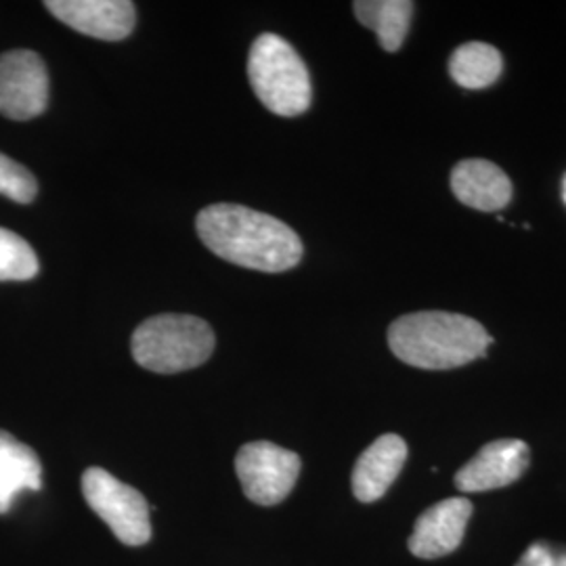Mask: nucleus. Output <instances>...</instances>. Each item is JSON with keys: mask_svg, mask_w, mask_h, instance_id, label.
<instances>
[{"mask_svg": "<svg viewBox=\"0 0 566 566\" xmlns=\"http://www.w3.org/2000/svg\"><path fill=\"white\" fill-rule=\"evenodd\" d=\"M196 227L203 245L227 263L283 273L303 259V242L292 227L245 206H208L198 214Z\"/></svg>", "mask_w": 566, "mask_h": 566, "instance_id": "obj_1", "label": "nucleus"}, {"mask_svg": "<svg viewBox=\"0 0 566 566\" xmlns=\"http://www.w3.org/2000/svg\"><path fill=\"white\" fill-rule=\"evenodd\" d=\"M493 344L483 324L460 313L420 311L388 327L392 355L420 369H455L485 357Z\"/></svg>", "mask_w": 566, "mask_h": 566, "instance_id": "obj_2", "label": "nucleus"}, {"mask_svg": "<svg viewBox=\"0 0 566 566\" xmlns=\"http://www.w3.org/2000/svg\"><path fill=\"white\" fill-rule=\"evenodd\" d=\"M130 350L143 369L181 374L210 359L214 350V332L193 315H156L135 329Z\"/></svg>", "mask_w": 566, "mask_h": 566, "instance_id": "obj_3", "label": "nucleus"}, {"mask_svg": "<svg viewBox=\"0 0 566 566\" xmlns=\"http://www.w3.org/2000/svg\"><path fill=\"white\" fill-rule=\"evenodd\" d=\"M248 78L266 109L277 116H301L313 99L308 70L290 42L261 34L248 55Z\"/></svg>", "mask_w": 566, "mask_h": 566, "instance_id": "obj_4", "label": "nucleus"}, {"mask_svg": "<svg viewBox=\"0 0 566 566\" xmlns=\"http://www.w3.org/2000/svg\"><path fill=\"white\" fill-rule=\"evenodd\" d=\"M86 504L97 512L114 535L126 546H143L151 539L149 506L142 493L118 481L103 468H88L82 474Z\"/></svg>", "mask_w": 566, "mask_h": 566, "instance_id": "obj_5", "label": "nucleus"}, {"mask_svg": "<svg viewBox=\"0 0 566 566\" xmlns=\"http://www.w3.org/2000/svg\"><path fill=\"white\" fill-rule=\"evenodd\" d=\"M238 479L250 502L275 506L283 502L296 485L301 474V458L269 441L248 443L235 458Z\"/></svg>", "mask_w": 566, "mask_h": 566, "instance_id": "obj_6", "label": "nucleus"}, {"mask_svg": "<svg viewBox=\"0 0 566 566\" xmlns=\"http://www.w3.org/2000/svg\"><path fill=\"white\" fill-rule=\"evenodd\" d=\"M49 103L46 65L34 51L15 49L0 55V114L11 120H32Z\"/></svg>", "mask_w": 566, "mask_h": 566, "instance_id": "obj_7", "label": "nucleus"}, {"mask_svg": "<svg viewBox=\"0 0 566 566\" xmlns=\"http://www.w3.org/2000/svg\"><path fill=\"white\" fill-rule=\"evenodd\" d=\"M531 464L525 441L500 439L486 443L455 474V486L462 493H481L516 483Z\"/></svg>", "mask_w": 566, "mask_h": 566, "instance_id": "obj_8", "label": "nucleus"}, {"mask_svg": "<svg viewBox=\"0 0 566 566\" xmlns=\"http://www.w3.org/2000/svg\"><path fill=\"white\" fill-rule=\"evenodd\" d=\"M44 7L72 30L99 41H124L137 21L130 0H46Z\"/></svg>", "mask_w": 566, "mask_h": 566, "instance_id": "obj_9", "label": "nucleus"}, {"mask_svg": "<svg viewBox=\"0 0 566 566\" xmlns=\"http://www.w3.org/2000/svg\"><path fill=\"white\" fill-rule=\"evenodd\" d=\"M470 516L472 504L465 497H449L428 507L413 525L409 552L424 560H434L455 552L464 539Z\"/></svg>", "mask_w": 566, "mask_h": 566, "instance_id": "obj_10", "label": "nucleus"}, {"mask_svg": "<svg viewBox=\"0 0 566 566\" xmlns=\"http://www.w3.org/2000/svg\"><path fill=\"white\" fill-rule=\"evenodd\" d=\"M407 460V443L399 434H382L365 449L353 470V493L359 502L371 504L385 497Z\"/></svg>", "mask_w": 566, "mask_h": 566, "instance_id": "obj_11", "label": "nucleus"}, {"mask_svg": "<svg viewBox=\"0 0 566 566\" xmlns=\"http://www.w3.org/2000/svg\"><path fill=\"white\" fill-rule=\"evenodd\" d=\"M451 189L460 202L481 212H495L512 202V182L506 172L479 158L455 164Z\"/></svg>", "mask_w": 566, "mask_h": 566, "instance_id": "obj_12", "label": "nucleus"}, {"mask_svg": "<svg viewBox=\"0 0 566 566\" xmlns=\"http://www.w3.org/2000/svg\"><path fill=\"white\" fill-rule=\"evenodd\" d=\"M39 455L13 434L0 430V514H7L21 491H41Z\"/></svg>", "mask_w": 566, "mask_h": 566, "instance_id": "obj_13", "label": "nucleus"}, {"mask_svg": "<svg viewBox=\"0 0 566 566\" xmlns=\"http://www.w3.org/2000/svg\"><path fill=\"white\" fill-rule=\"evenodd\" d=\"M361 25L376 32L380 46L395 53L403 46L416 4L409 0H357L353 4Z\"/></svg>", "mask_w": 566, "mask_h": 566, "instance_id": "obj_14", "label": "nucleus"}, {"mask_svg": "<svg viewBox=\"0 0 566 566\" xmlns=\"http://www.w3.org/2000/svg\"><path fill=\"white\" fill-rule=\"evenodd\" d=\"M504 72L502 53L486 42H465L449 57V74L468 91H481L500 81Z\"/></svg>", "mask_w": 566, "mask_h": 566, "instance_id": "obj_15", "label": "nucleus"}, {"mask_svg": "<svg viewBox=\"0 0 566 566\" xmlns=\"http://www.w3.org/2000/svg\"><path fill=\"white\" fill-rule=\"evenodd\" d=\"M41 264L32 245L18 233L0 227V282H28Z\"/></svg>", "mask_w": 566, "mask_h": 566, "instance_id": "obj_16", "label": "nucleus"}, {"mask_svg": "<svg viewBox=\"0 0 566 566\" xmlns=\"http://www.w3.org/2000/svg\"><path fill=\"white\" fill-rule=\"evenodd\" d=\"M36 193L39 182L34 175L25 166L0 154V196H7L13 202L30 203L34 202Z\"/></svg>", "mask_w": 566, "mask_h": 566, "instance_id": "obj_17", "label": "nucleus"}, {"mask_svg": "<svg viewBox=\"0 0 566 566\" xmlns=\"http://www.w3.org/2000/svg\"><path fill=\"white\" fill-rule=\"evenodd\" d=\"M516 566H566V547L547 542L531 544Z\"/></svg>", "mask_w": 566, "mask_h": 566, "instance_id": "obj_18", "label": "nucleus"}, {"mask_svg": "<svg viewBox=\"0 0 566 566\" xmlns=\"http://www.w3.org/2000/svg\"><path fill=\"white\" fill-rule=\"evenodd\" d=\"M563 200H565L566 203V175L565 179H563Z\"/></svg>", "mask_w": 566, "mask_h": 566, "instance_id": "obj_19", "label": "nucleus"}]
</instances>
